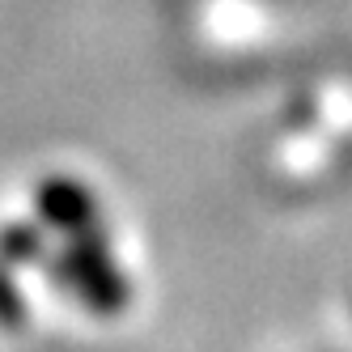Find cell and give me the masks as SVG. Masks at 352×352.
<instances>
[]
</instances>
